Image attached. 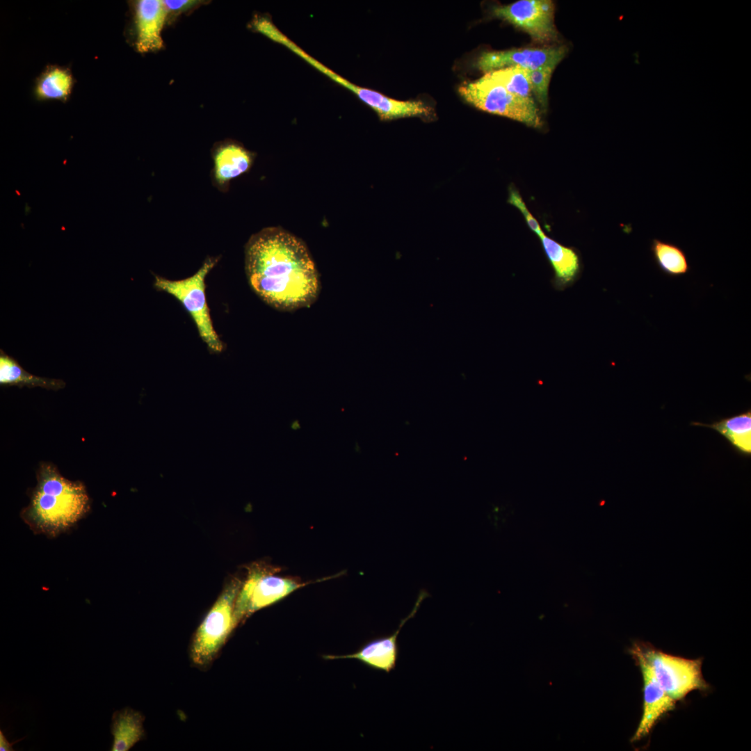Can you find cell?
<instances>
[{
  "mask_svg": "<svg viewBox=\"0 0 751 751\" xmlns=\"http://www.w3.org/2000/svg\"><path fill=\"white\" fill-rule=\"evenodd\" d=\"M212 157L213 182L219 190L226 191L231 180L250 168L254 155L239 143L230 140L217 145L213 150Z\"/></svg>",
  "mask_w": 751,
  "mask_h": 751,
  "instance_id": "cell-13",
  "label": "cell"
},
{
  "mask_svg": "<svg viewBox=\"0 0 751 751\" xmlns=\"http://www.w3.org/2000/svg\"><path fill=\"white\" fill-rule=\"evenodd\" d=\"M649 250L655 265L665 275L679 277L690 272L691 266L687 255L678 245L653 239Z\"/></svg>",
  "mask_w": 751,
  "mask_h": 751,
  "instance_id": "cell-17",
  "label": "cell"
},
{
  "mask_svg": "<svg viewBox=\"0 0 751 751\" xmlns=\"http://www.w3.org/2000/svg\"><path fill=\"white\" fill-rule=\"evenodd\" d=\"M566 54L567 48L563 46L486 51L478 57L476 65L485 74L512 66L534 70L544 65L557 66Z\"/></svg>",
  "mask_w": 751,
  "mask_h": 751,
  "instance_id": "cell-10",
  "label": "cell"
},
{
  "mask_svg": "<svg viewBox=\"0 0 751 751\" xmlns=\"http://www.w3.org/2000/svg\"><path fill=\"white\" fill-rule=\"evenodd\" d=\"M37 484L20 517L35 534L54 538L73 526L89 511L90 501L85 485L63 477L57 467L42 462Z\"/></svg>",
  "mask_w": 751,
  "mask_h": 751,
  "instance_id": "cell-2",
  "label": "cell"
},
{
  "mask_svg": "<svg viewBox=\"0 0 751 751\" xmlns=\"http://www.w3.org/2000/svg\"><path fill=\"white\" fill-rule=\"evenodd\" d=\"M218 258L208 257L192 276L180 280H170L155 275L154 286L177 299L193 318L198 333L213 353H220L224 345L215 331L205 295V278L218 262Z\"/></svg>",
  "mask_w": 751,
  "mask_h": 751,
  "instance_id": "cell-6",
  "label": "cell"
},
{
  "mask_svg": "<svg viewBox=\"0 0 751 751\" xmlns=\"http://www.w3.org/2000/svg\"><path fill=\"white\" fill-rule=\"evenodd\" d=\"M430 596L426 589H421L414 607L407 617L403 618L398 628L391 634L373 639L365 643L355 653L343 656H323L325 659H353L375 670L390 672L396 665L398 656V636L404 624L413 618L423 601Z\"/></svg>",
  "mask_w": 751,
  "mask_h": 751,
  "instance_id": "cell-11",
  "label": "cell"
},
{
  "mask_svg": "<svg viewBox=\"0 0 751 751\" xmlns=\"http://www.w3.org/2000/svg\"><path fill=\"white\" fill-rule=\"evenodd\" d=\"M279 570L261 563L248 567L247 577L241 583L234 604L236 627L255 612L279 601L306 584L275 574Z\"/></svg>",
  "mask_w": 751,
  "mask_h": 751,
  "instance_id": "cell-7",
  "label": "cell"
},
{
  "mask_svg": "<svg viewBox=\"0 0 751 751\" xmlns=\"http://www.w3.org/2000/svg\"><path fill=\"white\" fill-rule=\"evenodd\" d=\"M487 74L512 94L524 99H533L526 68L512 66Z\"/></svg>",
  "mask_w": 751,
  "mask_h": 751,
  "instance_id": "cell-20",
  "label": "cell"
},
{
  "mask_svg": "<svg viewBox=\"0 0 751 751\" xmlns=\"http://www.w3.org/2000/svg\"><path fill=\"white\" fill-rule=\"evenodd\" d=\"M15 743H10L4 736L3 732L0 731V750L1 751H13V745Z\"/></svg>",
  "mask_w": 751,
  "mask_h": 751,
  "instance_id": "cell-24",
  "label": "cell"
},
{
  "mask_svg": "<svg viewBox=\"0 0 751 751\" xmlns=\"http://www.w3.org/2000/svg\"><path fill=\"white\" fill-rule=\"evenodd\" d=\"M144 715L138 711L125 707L112 716L111 732L113 736V751H127L145 737Z\"/></svg>",
  "mask_w": 751,
  "mask_h": 751,
  "instance_id": "cell-14",
  "label": "cell"
},
{
  "mask_svg": "<svg viewBox=\"0 0 751 751\" xmlns=\"http://www.w3.org/2000/svg\"><path fill=\"white\" fill-rule=\"evenodd\" d=\"M461 97L483 111L503 116L524 124L540 128L542 118L533 99H524L510 92L489 74L458 88Z\"/></svg>",
  "mask_w": 751,
  "mask_h": 751,
  "instance_id": "cell-5",
  "label": "cell"
},
{
  "mask_svg": "<svg viewBox=\"0 0 751 751\" xmlns=\"http://www.w3.org/2000/svg\"><path fill=\"white\" fill-rule=\"evenodd\" d=\"M0 385L1 386L40 387L46 389L59 390L65 386L60 379L34 376L24 370L13 357L0 350Z\"/></svg>",
  "mask_w": 751,
  "mask_h": 751,
  "instance_id": "cell-16",
  "label": "cell"
},
{
  "mask_svg": "<svg viewBox=\"0 0 751 751\" xmlns=\"http://www.w3.org/2000/svg\"><path fill=\"white\" fill-rule=\"evenodd\" d=\"M508 202L517 207L524 216L527 225L538 236L544 234L536 219L528 210L519 192L513 187L509 188Z\"/></svg>",
  "mask_w": 751,
  "mask_h": 751,
  "instance_id": "cell-22",
  "label": "cell"
},
{
  "mask_svg": "<svg viewBox=\"0 0 751 751\" xmlns=\"http://www.w3.org/2000/svg\"><path fill=\"white\" fill-rule=\"evenodd\" d=\"M539 237L557 279L562 283L571 282L579 268L577 255L573 250L560 245L544 234Z\"/></svg>",
  "mask_w": 751,
  "mask_h": 751,
  "instance_id": "cell-19",
  "label": "cell"
},
{
  "mask_svg": "<svg viewBox=\"0 0 751 751\" xmlns=\"http://www.w3.org/2000/svg\"><path fill=\"white\" fill-rule=\"evenodd\" d=\"M291 427L292 429L296 430L300 428V426L299 424V422L298 421H296L292 422Z\"/></svg>",
  "mask_w": 751,
  "mask_h": 751,
  "instance_id": "cell-25",
  "label": "cell"
},
{
  "mask_svg": "<svg viewBox=\"0 0 751 751\" xmlns=\"http://www.w3.org/2000/svg\"><path fill=\"white\" fill-rule=\"evenodd\" d=\"M134 11L137 51L150 53L163 49L164 43L161 33L168 17L162 1H137Z\"/></svg>",
  "mask_w": 751,
  "mask_h": 751,
  "instance_id": "cell-12",
  "label": "cell"
},
{
  "mask_svg": "<svg viewBox=\"0 0 751 751\" xmlns=\"http://www.w3.org/2000/svg\"><path fill=\"white\" fill-rule=\"evenodd\" d=\"M73 78L70 70L58 66L47 67L38 78L35 95L40 99L66 100L72 92Z\"/></svg>",
  "mask_w": 751,
  "mask_h": 751,
  "instance_id": "cell-18",
  "label": "cell"
},
{
  "mask_svg": "<svg viewBox=\"0 0 751 751\" xmlns=\"http://www.w3.org/2000/svg\"><path fill=\"white\" fill-rule=\"evenodd\" d=\"M556 67L544 65L534 70L526 69L532 94H534L544 111L547 109L549 85Z\"/></svg>",
  "mask_w": 751,
  "mask_h": 751,
  "instance_id": "cell-21",
  "label": "cell"
},
{
  "mask_svg": "<svg viewBox=\"0 0 751 751\" xmlns=\"http://www.w3.org/2000/svg\"><path fill=\"white\" fill-rule=\"evenodd\" d=\"M241 585L238 579L226 584L193 633L188 654L194 667L202 670L208 669L236 628L234 610Z\"/></svg>",
  "mask_w": 751,
  "mask_h": 751,
  "instance_id": "cell-3",
  "label": "cell"
},
{
  "mask_svg": "<svg viewBox=\"0 0 751 751\" xmlns=\"http://www.w3.org/2000/svg\"><path fill=\"white\" fill-rule=\"evenodd\" d=\"M691 425L708 427L722 435L743 455L751 454V411L720 419L710 424L691 422Z\"/></svg>",
  "mask_w": 751,
  "mask_h": 751,
  "instance_id": "cell-15",
  "label": "cell"
},
{
  "mask_svg": "<svg viewBox=\"0 0 751 751\" xmlns=\"http://www.w3.org/2000/svg\"><path fill=\"white\" fill-rule=\"evenodd\" d=\"M629 652L636 653L645 660L662 688L676 702L684 700L693 691L706 692L710 689L702 673V658L674 656L643 641L633 642Z\"/></svg>",
  "mask_w": 751,
  "mask_h": 751,
  "instance_id": "cell-4",
  "label": "cell"
},
{
  "mask_svg": "<svg viewBox=\"0 0 751 751\" xmlns=\"http://www.w3.org/2000/svg\"><path fill=\"white\" fill-rule=\"evenodd\" d=\"M629 654L639 667L643 682V713L631 739L634 743L647 737L661 719L675 709L677 702L666 693L645 660L636 653Z\"/></svg>",
  "mask_w": 751,
  "mask_h": 751,
  "instance_id": "cell-9",
  "label": "cell"
},
{
  "mask_svg": "<svg viewBox=\"0 0 751 751\" xmlns=\"http://www.w3.org/2000/svg\"><path fill=\"white\" fill-rule=\"evenodd\" d=\"M245 267L252 290L275 309L307 307L318 296V275L306 245L282 228H264L250 238Z\"/></svg>",
  "mask_w": 751,
  "mask_h": 751,
  "instance_id": "cell-1",
  "label": "cell"
},
{
  "mask_svg": "<svg viewBox=\"0 0 751 751\" xmlns=\"http://www.w3.org/2000/svg\"><path fill=\"white\" fill-rule=\"evenodd\" d=\"M554 10L550 0H519L492 7L491 15L526 32L534 41L547 43L558 38Z\"/></svg>",
  "mask_w": 751,
  "mask_h": 751,
  "instance_id": "cell-8",
  "label": "cell"
},
{
  "mask_svg": "<svg viewBox=\"0 0 751 751\" xmlns=\"http://www.w3.org/2000/svg\"><path fill=\"white\" fill-rule=\"evenodd\" d=\"M203 1L199 0H162L168 19H169L170 16L176 17L179 14L195 8L203 3Z\"/></svg>",
  "mask_w": 751,
  "mask_h": 751,
  "instance_id": "cell-23",
  "label": "cell"
}]
</instances>
